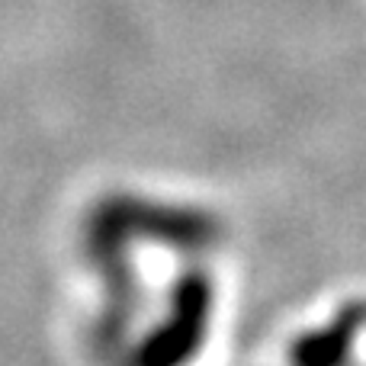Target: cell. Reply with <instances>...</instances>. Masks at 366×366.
Wrapping results in <instances>:
<instances>
[{"label": "cell", "instance_id": "cell-1", "mask_svg": "<svg viewBox=\"0 0 366 366\" xmlns=\"http://www.w3.org/2000/svg\"><path fill=\"white\" fill-rule=\"evenodd\" d=\"M290 366H366V296L347 299L286 347Z\"/></svg>", "mask_w": 366, "mask_h": 366}]
</instances>
